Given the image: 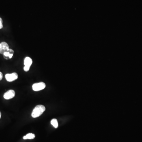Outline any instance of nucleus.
Returning <instances> with one entry per match:
<instances>
[{
	"instance_id": "obj_1",
	"label": "nucleus",
	"mask_w": 142,
	"mask_h": 142,
	"mask_svg": "<svg viewBox=\"0 0 142 142\" xmlns=\"http://www.w3.org/2000/svg\"><path fill=\"white\" fill-rule=\"evenodd\" d=\"M45 110V106L42 105H37L34 107L32 112V116L34 118L38 117L43 114Z\"/></svg>"
},
{
	"instance_id": "obj_2",
	"label": "nucleus",
	"mask_w": 142,
	"mask_h": 142,
	"mask_svg": "<svg viewBox=\"0 0 142 142\" xmlns=\"http://www.w3.org/2000/svg\"><path fill=\"white\" fill-rule=\"evenodd\" d=\"M46 87L45 84L43 82H41L35 83L32 85V88L34 91H39L44 89Z\"/></svg>"
},
{
	"instance_id": "obj_3",
	"label": "nucleus",
	"mask_w": 142,
	"mask_h": 142,
	"mask_svg": "<svg viewBox=\"0 0 142 142\" xmlns=\"http://www.w3.org/2000/svg\"><path fill=\"white\" fill-rule=\"evenodd\" d=\"M5 78L8 82H12L17 79L18 75L16 73L14 72L12 74H7L5 75Z\"/></svg>"
},
{
	"instance_id": "obj_4",
	"label": "nucleus",
	"mask_w": 142,
	"mask_h": 142,
	"mask_svg": "<svg viewBox=\"0 0 142 142\" xmlns=\"http://www.w3.org/2000/svg\"><path fill=\"white\" fill-rule=\"evenodd\" d=\"M15 91L13 90H10L4 94L3 97L5 99L8 100L12 99L15 96Z\"/></svg>"
},
{
	"instance_id": "obj_5",
	"label": "nucleus",
	"mask_w": 142,
	"mask_h": 142,
	"mask_svg": "<svg viewBox=\"0 0 142 142\" xmlns=\"http://www.w3.org/2000/svg\"><path fill=\"white\" fill-rule=\"evenodd\" d=\"M9 49L8 45L6 42H2L0 43V54L3 55L6 52L8 51Z\"/></svg>"
},
{
	"instance_id": "obj_6",
	"label": "nucleus",
	"mask_w": 142,
	"mask_h": 142,
	"mask_svg": "<svg viewBox=\"0 0 142 142\" xmlns=\"http://www.w3.org/2000/svg\"><path fill=\"white\" fill-rule=\"evenodd\" d=\"M14 51L13 49H9L8 51L6 52L3 54V57L5 59L8 60L12 58L13 56L14 55Z\"/></svg>"
},
{
	"instance_id": "obj_7",
	"label": "nucleus",
	"mask_w": 142,
	"mask_h": 142,
	"mask_svg": "<svg viewBox=\"0 0 142 142\" xmlns=\"http://www.w3.org/2000/svg\"><path fill=\"white\" fill-rule=\"evenodd\" d=\"M24 65L25 66H28L31 67L32 63V59L29 57L27 56L24 59Z\"/></svg>"
},
{
	"instance_id": "obj_8",
	"label": "nucleus",
	"mask_w": 142,
	"mask_h": 142,
	"mask_svg": "<svg viewBox=\"0 0 142 142\" xmlns=\"http://www.w3.org/2000/svg\"><path fill=\"white\" fill-rule=\"evenodd\" d=\"M35 137V135L34 134L31 133L27 134V135H26L25 136H24L23 137V138L24 139H32L34 138Z\"/></svg>"
},
{
	"instance_id": "obj_9",
	"label": "nucleus",
	"mask_w": 142,
	"mask_h": 142,
	"mask_svg": "<svg viewBox=\"0 0 142 142\" xmlns=\"http://www.w3.org/2000/svg\"><path fill=\"white\" fill-rule=\"evenodd\" d=\"M51 124L54 126L55 128H57L58 127V123L57 120L56 119H53L51 121Z\"/></svg>"
},
{
	"instance_id": "obj_10",
	"label": "nucleus",
	"mask_w": 142,
	"mask_h": 142,
	"mask_svg": "<svg viewBox=\"0 0 142 142\" xmlns=\"http://www.w3.org/2000/svg\"><path fill=\"white\" fill-rule=\"evenodd\" d=\"M30 66H25L24 67V70L25 71H26V72H27V71H28L29 70L30 68Z\"/></svg>"
},
{
	"instance_id": "obj_11",
	"label": "nucleus",
	"mask_w": 142,
	"mask_h": 142,
	"mask_svg": "<svg viewBox=\"0 0 142 142\" xmlns=\"http://www.w3.org/2000/svg\"><path fill=\"white\" fill-rule=\"evenodd\" d=\"M3 20L1 17H0V29L3 28Z\"/></svg>"
},
{
	"instance_id": "obj_12",
	"label": "nucleus",
	"mask_w": 142,
	"mask_h": 142,
	"mask_svg": "<svg viewBox=\"0 0 142 142\" xmlns=\"http://www.w3.org/2000/svg\"><path fill=\"white\" fill-rule=\"evenodd\" d=\"M3 78V74L0 71V81H1Z\"/></svg>"
},
{
	"instance_id": "obj_13",
	"label": "nucleus",
	"mask_w": 142,
	"mask_h": 142,
	"mask_svg": "<svg viewBox=\"0 0 142 142\" xmlns=\"http://www.w3.org/2000/svg\"><path fill=\"white\" fill-rule=\"evenodd\" d=\"M1 113L0 111V118H1Z\"/></svg>"
}]
</instances>
